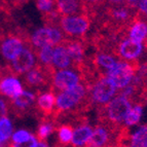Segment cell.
<instances>
[{
  "label": "cell",
  "mask_w": 147,
  "mask_h": 147,
  "mask_svg": "<svg viewBox=\"0 0 147 147\" xmlns=\"http://www.w3.org/2000/svg\"><path fill=\"white\" fill-rule=\"evenodd\" d=\"M132 107L129 99L117 95L106 105L98 107V123L104 125L113 131H117L123 125L127 113Z\"/></svg>",
  "instance_id": "6da1fadb"
},
{
  "label": "cell",
  "mask_w": 147,
  "mask_h": 147,
  "mask_svg": "<svg viewBox=\"0 0 147 147\" xmlns=\"http://www.w3.org/2000/svg\"><path fill=\"white\" fill-rule=\"evenodd\" d=\"M56 69L52 66H43L36 63L35 66L23 75V84L27 88L42 92L44 88H51L54 80Z\"/></svg>",
  "instance_id": "7a4b0ae2"
},
{
  "label": "cell",
  "mask_w": 147,
  "mask_h": 147,
  "mask_svg": "<svg viewBox=\"0 0 147 147\" xmlns=\"http://www.w3.org/2000/svg\"><path fill=\"white\" fill-rule=\"evenodd\" d=\"M139 60L136 61H120L118 60L113 68L107 72V77L113 82L118 91L127 88L132 82L135 74L140 69Z\"/></svg>",
  "instance_id": "3957f363"
},
{
  "label": "cell",
  "mask_w": 147,
  "mask_h": 147,
  "mask_svg": "<svg viewBox=\"0 0 147 147\" xmlns=\"http://www.w3.org/2000/svg\"><path fill=\"white\" fill-rule=\"evenodd\" d=\"M93 26V21L88 15L62 17L60 29L65 38H86Z\"/></svg>",
  "instance_id": "277c9868"
},
{
  "label": "cell",
  "mask_w": 147,
  "mask_h": 147,
  "mask_svg": "<svg viewBox=\"0 0 147 147\" xmlns=\"http://www.w3.org/2000/svg\"><path fill=\"white\" fill-rule=\"evenodd\" d=\"M38 92H23L15 100H8V112H11L16 117L23 118L27 115H35L38 117L36 111V100Z\"/></svg>",
  "instance_id": "5b68a950"
},
{
  "label": "cell",
  "mask_w": 147,
  "mask_h": 147,
  "mask_svg": "<svg viewBox=\"0 0 147 147\" xmlns=\"http://www.w3.org/2000/svg\"><path fill=\"white\" fill-rule=\"evenodd\" d=\"M118 90L113 84V82L108 78L107 75L101 76L98 80L88 88L90 98L93 102L94 106L101 107L110 102L113 97L117 95Z\"/></svg>",
  "instance_id": "8992f818"
},
{
  "label": "cell",
  "mask_w": 147,
  "mask_h": 147,
  "mask_svg": "<svg viewBox=\"0 0 147 147\" xmlns=\"http://www.w3.org/2000/svg\"><path fill=\"white\" fill-rule=\"evenodd\" d=\"M36 61V54L33 47L26 45L15 59L7 62L4 67L10 76L18 77V76L24 75L26 72L31 70L35 66Z\"/></svg>",
  "instance_id": "52a82bcc"
},
{
  "label": "cell",
  "mask_w": 147,
  "mask_h": 147,
  "mask_svg": "<svg viewBox=\"0 0 147 147\" xmlns=\"http://www.w3.org/2000/svg\"><path fill=\"white\" fill-rule=\"evenodd\" d=\"M65 39L63 32L60 28L43 27L34 31L31 35V47L36 53L44 47H57Z\"/></svg>",
  "instance_id": "ba28073f"
},
{
  "label": "cell",
  "mask_w": 147,
  "mask_h": 147,
  "mask_svg": "<svg viewBox=\"0 0 147 147\" xmlns=\"http://www.w3.org/2000/svg\"><path fill=\"white\" fill-rule=\"evenodd\" d=\"M80 82V76L72 69H64L56 71L54 80L51 86V91L57 95L60 92L70 90Z\"/></svg>",
  "instance_id": "9c48e42d"
},
{
  "label": "cell",
  "mask_w": 147,
  "mask_h": 147,
  "mask_svg": "<svg viewBox=\"0 0 147 147\" xmlns=\"http://www.w3.org/2000/svg\"><path fill=\"white\" fill-rule=\"evenodd\" d=\"M143 54V44L130 38L120 41L114 49L113 56L120 61H136Z\"/></svg>",
  "instance_id": "30bf717a"
},
{
  "label": "cell",
  "mask_w": 147,
  "mask_h": 147,
  "mask_svg": "<svg viewBox=\"0 0 147 147\" xmlns=\"http://www.w3.org/2000/svg\"><path fill=\"white\" fill-rule=\"evenodd\" d=\"M119 130V129H118ZM117 131H113L104 125L98 123L93 129V134L84 147H108L113 144Z\"/></svg>",
  "instance_id": "8fae6325"
},
{
  "label": "cell",
  "mask_w": 147,
  "mask_h": 147,
  "mask_svg": "<svg viewBox=\"0 0 147 147\" xmlns=\"http://www.w3.org/2000/svg\"><path fill=\"white\" fill-rule=\"evenodd\" d=\"M38 92L36 100V111L38 114L37 118L39 120L43 118H51L56 105V95L51 90L45 92Z\"/></svg>",
  "instance_id": "7c38bea8"
},
{
  "label": "cell",
  "mask_w": 147,
  "mask_h": 147,
  "mask_svg": "<svg viewBox=\"0 0 147 147\" xmlns=\"http://www.w3.org/2000/svg\"><path fill=\"white\" fill-rule=\"evenodd\" d=\"M56 6L61 17L86 15L81 0H56Z\"/></svg>",
  "instance_id": "4fadbf2b"
},
{
  "label": "cell",
  "mask_w": 147,
  "mask_h": 147,
  "mask_svg": "<svg viewBox=\"0 0 147 147\" xmlns=\"http://www.w3.org/2000/svg\"><path fill=\"white\" fill-rule=\"evenodd\" d=\"M23 92V86L17 77L6 76L0 80V95L6 97L8 100H15Z\"/></svg>",
  "instance_id": "5bb4252c"
},
{
  "label": "cell",
  "mask_w": 147,
  "mask_h": 147,
  "mask_svg": "<svg viewBox=\"0 0 147 147\" xmlns=\"http://www.w3.org/2000/svg\"><path fill=\"white\" fill-rule=\"evenodd\" d=\"M93 134V127L88 125V120L86 119L74 127L71 147L84 146Z\"/></svg>",
  "instance_id": "9a60e30c"
},
{
  "label": "cell",
  "mask_w": 147,
  "mask_h": 147,
  "mask_svg": "<svg viewBox=\"0 0 147 147\" xmlns=\"http://www.w3.org/2000/svg\"><path fill=\"white\" fill-rule=\"evenodd\" d=\"M52 65L56 70H64V69H72L73 70V62L67 52L66 47L59 44L54 49Z\"/></svg>",
  "instance_id": "2e32d148"
},
{
  "label": "cell",
  "mask_w": 147,
  "mask_h": 147,
  "mask_svg": "<svg viewBox=\"0 0 147 147\" xmlns=\"http://www.w3.org/2000/svg\"><path fill=\"white\" fill-rule=\"evenodd\" d=\"M129 37L133 41L142 43L147 38V23L135 17V20L133 22L129 32Z\"/></svg>",
  "instance_id": "e0dca14e"
},
{
  "label": "cell",
  "mask_w": 147,
  "mask_h": 147,
  "mask_svg": "<svg viewBox=\"0 0 147 147\" xmlns=\"http://www.w3.org/2000/svg\"><path fill=\"white\" fill-rule=\"evenodd\" d=\"M57 131H58V139L59 142L55 147H67L72 141V137H73V131L74 127L72 125L69 123H60L57 127Z\"/></svg>",
  "instance_id": "ac0fdd59"
},
{
  "label": "cell",
  "mask_w": 147,
  "mask_h": 147,
  "mask_svg": "<svg viewBox=\"0 0 147 147\" xmlns=\"http://www.w3.org/2000/svg\"><path fill=\"white\" fill-rule=\"evenodd\" d=\"M57 130V123L51 118H43L40 119V123L38 125L36 138L39 141L47 142V138L52 135L53 133Z\"/></svg>",
  "instance_id": "d6986e66"
},
{
  "label": "cell",
  "mask_w": 147,
  "mask_h": 147,
  "mask_svg": "<svg viewBox=\"0 0 147 147\" xmlns=\"http://www.w3.org/2000/svg\"><path fill=\"white\" fill-rule=\"evenodd\" d=\"M54 47H44L38 49L36 54L37 63L41 64L43 66H52L53 54H54Z\"/></svg>",
  "instance_id": "ffe728a7"
},
{
  "label": "cell",
  "mask_w": 147,
  "mask_h": 147,
  "mask_svg": "<svg viewBox=\"0 0 147 147\" xmlns=\"http://www.w3.org/2000/svg\"><path fill=\"white\" fill-rule=\"evenodd\" d=\"M142 111L143 107L141 105H134L133 107H131V109L127 113V115H125L123 123L125 125H127V127L129 125H137L140 121L141 116H142Z\"/></svg>",
  "instance_id": "44dd1931"
},
{
  "label": "cell",
  "mask_w": 147,
  "mask_h": 147,
  "mask_svg": "<svg viewBox=\"0 0 147 147\" xmlns=\"http://www.w3.org/2000/svg\"><path fill=\"white\" fill-rule=\"evenodd\" d=\"M12 134V123L10 119L5 117L0 118V143L8 142Z\"/></svg>",
  "instance_id": "7402d4cb"
},
{
  "label": "cell",
  "mask_w": 147,
  "mask_h": 147,
  "mask_svg": "<svg viewBox=\"0 0 147 147\" xmlns=\"http://www.w3.org/2000/svg\"><path fill=\"white\" fill-rule=\"evenodd\" d=\"M35 3H36L37 9L39 10L41 15H45L57 10L56 0H35Z\"/></svg>",
  "instance_id": "603a6c76"
},
{
  "label": "cell",
  "mask_w": 147,
  "mask_h": 147,
  "mask_svg": "<svg viewBox=\"0 0 147 147\" xmlns=\"http://www.w3.org/2000/svg\"><path fill=\"white\" fill-rule=\"evenodd\" d=\"M32 136L31 133H29L26 130H20L11 136V142L12 143H23L25 141H27L30 137Z\"/></svg>",
  "instance_id": "cb8c5ba5"
},
{
  "label": "cell",
  "mask_w": 147,
  "mask_h": 147,
  "mask_svg": "<svg viewBox=\"0 0 147 147\" xmlns=\"http://www.w3.org/2000/svg\"><path fill=\"white\" fill-rule=\"evenodd\" d=\"M37 138L34 134H32V136L23 143H12L9 141V147H34L37 144Z\"/></svg>",
  "instance_id": "d4e9b609"
},
{
  "label": "cell",
  "mask_w": 147,
  "mask_h": 147,
  "mask_svg": "<svg viewBox=\"0 0 147 147\" xmlns=\"http://www.w3.org/2000/svg\"><path fill=\"white\" fill-rule=\"evenodd\" d=\"M8 113V103L4 99H0V118L5 117Z\"/></svg>",
  "instance_id": "484cf974"
},
{
  "label": "cell",
  "mask_w": 147,
  "mask_h": 147,
  "mask_svg": "<svg viewBox=\"0 0 147 147\" xmlns=\"http://www.w3.org/2000/svg\"><path fill=\"white\" fill-rule=\"evenodd\" d=\"M30 0H13V2H15V7L16 9H20L24 6L26 3L29 2Z\"/></svg>",
  "instance_id": "4316f807"
},
{
  "label": "cell",
  "mask_w": 147,
  "mask_h": 147,
  "mask_svg": "<svg viewBox=\"0 0 147 147\" xmlns=\"http://www.w3.org/2000/svg\"><path fill=\"white\" fill-rule=\"evenodd\" d=\"M125 3V0H106V4L108 5H121Z\"/></svg>",
  "instance_id": "83f0119b"
},
{
  "label": "cell",
  "mask_w": 147,
  "mask_h": 147,
  "mask_svg": "<svg viewBox=\"0 0 147 147\" xmlns=\"http://www.w3.org/2000/svg\"><path fill=\"white\" fill-rule=\"evenodd\" d=\"M6 76H10V75L7 73L5 67L4 66L2 67L1 65H0V80H1L2 78H4V77H6Z\"/></svg>",
  "instance_id": "f1b7e54d"
},
{
  "label": "cell",
  "mask_w": 147,
  "mask_h": 147,
  "mask_svg": "<svg viewBox=\"0 0 147 147\" xmlns=\"http://www.w3.org/2000/svg\"><path fill=\"white\" fill-rule=\"evenodd\" d=\"M34 147H49V144L47 142H43V141H39V142H37V144Z\"/></svg>",
  "instance_id": "f546056e"
},
{
  "label": "cell",
  "mask_w": 147,
  "mask_h": 147,
  "mask_svg": "<svg viewBox=\"0 0 147 147\" xmlns=\"http://www.w3.org/2000/svg\"><path fill=\"white\" fill-rule=\"evenodd\" d=\"M138 0H125V3H127L129 5H132V6H137Z\"/></svg>",
  "instance_id": "4dcf8cb0"
},
{
  "label": "cell",
  "mask_w": 147,
  "mask_h": 147,
  "mask_svg": "<svg viewBox=\"0 0 147 147\" xmlns=\"http://www.w3.org/2000/svg\"><path fill=\"white\" fill-rule=\"evenodd\" d=\"M0 147H8V142H6V143H0Z\"/></svg>",
  "instance_id": "1f68e13d"
}]
</instances>
